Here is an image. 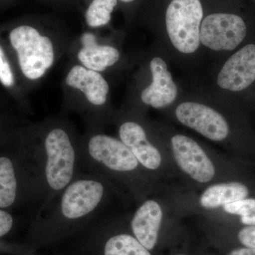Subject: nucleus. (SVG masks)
<instances>
[{"instance_id":"2eb2a0df","label":"nucleus","mask_w":255,"mask_h":255,"mask_svg":"<svg viewBox=\"0 0 255 255\" xmlns=\"http://www.w3.org/2000/svg\"><path fill=\"white\" fill-rule=\"evenodd\" d=\"M119 138L130 149L139 163L145 169L155 170L162 162L159 150L150 143L141 124L125 120L119 125Z\"/></svg>"},{"instance_id":"f3484780","label":"nucleus","mask_w":255,"mask_h":255,"mask_svg":"<svg viewBox=\"0 0 255 255\" xmlns=\"http://www.w3.org/2000/svg\"><path fill=\"white\" fill-rule=\"evenodd\" d=\"M248 187L240 182L221 183L211 186L201 194L199 202L206 209H216L246 199Z\"/></svg>"},{"instance_id":"5701e85b","label":"nucleus","mask_w":255,"mask_h":255,"mask_svg":"<svg viewBox=\"0 0 255 255\" xmlns=\"http://www.w3.org/2000/svg\"><path fill=\"white\" fill-rule=\"evenodd\" d=\"M46 6L53 9L66 11L80 9V0H38Z\"/></svg>"},{"instance_id":"ddd939ff","label":"nucleus","mask_w":255,"mask_h":255,"mask_svg":"<svg viewBox=\"0 0 255 255\" xmlns=\"http://www.w3.org/2000/svg\"><path fill=\"white\" fill-rule=\"evenodd\" d=\"M152 83L140 93L142 104L159 109L173 103L177 98V88L167 65L162 58L155 57L150 63Z\"/></svg>"},{"instance_id":"6e6552de","label":"nucleus","mask_w":255,"mask_h":255,"mask_svg":"<svg viewBox=\"0 0 255 255\" xmlns=\"http://www.w3.org/2000/svg\"><path fill=\"white\" fill-rule=\"evenodd\" d=\"M200 0H172L166 11L167 33L173 46L183 53H192L200 45L202 21Z\"/></svg>"},{"instance_id":"f8f14e48","label":"nucleus","mask_w":255,"mask_h":255,"mask_svg":"<svg viewBox=\"0 0 255 255\" xmlns=\"http://www.w3.org/2000/svg\"><path fill=\"white\" fill-rule=\"evenodd\" d=\"M255 80V45L248 44L236 52L224 64L218 85L232 92L248 88Z\"/></svg>"},{"instance_id":"7ed1b4c3","label":"nucleus","mask_w":255,"mask_h":255,"mask_svg":"<svg viewBox=\"0 0 255 255\" xmlns=\"http://www.w3.org/2000/svg\"><path fill=\"white\" fill-rule=\"evenodd\" d=\"M29 123L0 145V209L12 213L26 211L32 218L38 209L39 187Z\"/></svg>"},{"instance_id":"f257e3e1","label":"nucleus","mask_w":255,"mask_h":255,"mask_svg":"<svg viewBox=\"0 0 255 255\" xmlns=\"http://www.w3.org/2000/svg\"><path fill=\"white\" fill-rule=\"evenodd\" d=\"M0 35L15 60L28 95L66 56L73 36L49 14H26L0 23Z\"/></svg>"},{"instance_id":"0eeeda50","label":"nucleus","mask_w":255,"mask_h":255,"mask_svg":"<svg viewBox=\"0 0 255 255\" xmlns=\"http://www.w3.org/2000/svg\"><path fill=\"white\" fill-rule=\"evenodd\" d=\"M102 28L85 29L70 41L66 58L87 69L102 74L106 78L122 59L119 48L102 34Z\"/></svg>"},{"instance_id":"39448f33","label":"nucleus","mask_w":255,"mask_h":255,"mask_svg":"<svg viewBox=\"0 0 255 255\" xmlns=\"http://www.w3.org/2000/svg\"><path fill=\"white\" fill-rule=\"evenodd\" d=\"M61 89L63 112L79 114L86 128L102 130L110 114V88L107 79L68 60Z\"/></svg>"},{"instance_id":"9d476101","label":"nucleus","mask_w":255,"mask_h":255,"mask_svg":"<svg viewBox=\"0 0 255 255\" xmlns=\"http://www.w3.org/2000/svg\"><path fill=\"white\" fill-rule=\"evenodd\" d=\"M175 113L183 125L194 129L210 140L219 141L229 133V127L224 117L207 106L184 102L178 106Z\"/></svg>"},{"instance_id":"aec40b11","label":"nucleus","mask_w":255,"mask_h":255,"mask_svg":"<svg viewBox=\"0 0 255 255\" xmlns=\"http://www.w3.org/2000/svg\"><path fill=\"white\" fill-rule=\"evenodd\" d=\"M29 122L27 115L16 106L0 107V145L15 130Z\"/></svg>"},{"instance_id":"1a4fd4ad","label":"nucleus","mask_w":255,"mask_h":255,"mask_svg":"<svg viewBox=\"0 0 255 255\" xmlns=\"http://www.w3.org/2000/svg\"><path fill=\"white\" fill-rule=\"evenodd\" d=\"M246 23L236 14L216 13L210 14L201 22L200 41L214 50H233L246 36Z\"/></svg>"},{"instance_id":"423d86ee","label":"nucleus","mask_w":255,"mask_h":255,"mask_svg":"<svg viewBox=\"0 0 255 255\" xmlns=\"http://www.w3.org/2000/svg\"><path fill=\"white\" fill-rule=\"evenodd\" d=\"M84 172L105 176L127 175L136 172L140 163L120 139L102 130L86 128L81 135Z\"/></svg>"},{"instance_id":"f03ea898","label":"nucleus","mask_w":255,"mask_h":255,"mask_svg":"<svg viewBox=\"0 0 255 255\" xmlns=\"http://www.w3.org/2000/svg\"><path fill=\"white\" fill-rule=\"evenodd\" d=\"M32 151L38 172L41 214L60 193L84 172L81 135L62 112L28 125Z\"/></svg>"},{"instance_id":"4be33fe9","label":"nucleus","mask_w":255,"mask_h":255,"mask_svg":"<svg viewBox=\"0 0 255 255\" xmlns=\"http://www.w3.org/2000/svg\"><path fill=\"white\" fill-rule=\"evenodd\" d=\"M18 217L14 213L0 209V238L12 232L18 223Z\"/></svg>"},{"instance_id":"20e7f679","label":"nucleus","mask_w":255,"mask_h":255,"mask_svg":"<svg viewBox=\"0 0 255 255\" xmlns=\"http://www.w3.org/2000/svg\"><path fill=\"white\" fill-rule=\"evenodd\" d=\"M109 194L105 178L84 172L65 188L41 214L31 218L36 232H66L98 217Z\"/></svg>"},{"instance_id":"a211bd4d","label":"nucleus","mask_w":255,"mask_h":255,"mask_svg":"<svg viewBox=\"0 0 255 255\" xmlns=\"http://www.w3.org/2000/svg\"><path fill=\"white\" fill-rule=\"evenodd\" d=\"M118 5V0H80L79 11L81 13L85 29L107 27Z\"/></svg>"},{"instance_id":"a878e982","label":"nucleus","mask_w":255,"mask_h":255,"mask_svg":"<svg viewBox=\"0 0 255 255\" xmlns=\"http://www.w3.org/2000/svg\"><path fill=\"white\" fill-rule=\"evenodd\" d=\"M19 0H0V13L12 7L17 4Z\"/></svg>"},{"instance_id":"6ab92c4d","label":"nucleus","mask_w":255,"mask_h":255,"mask_svg":"<svg viewBox=\"0 0 255 255\" xmlns=\"http://www.w3.org/2000/svg\"><path fill=\"white\" fill-rule=\"evenodd\" d=\"M104 255H151L136 238L128 234L115 235L106 241Z\"/></svg>"},{"instance_id":"b1692460","label":"nucleus","mask_w":255,"mask_h":255,"mask_svg":"<svg viewBox=\"0 0 255 255\" xmlns=\"http://www.w3.org/2000/svg\"><path fill=\"white\" fill-rule=\"evenodd\" d=\"M238 239L247 248H255V226L243 228L238 233Z\"/></svg>"},{"instance_id":"4468645a","label":"nucleus","mask_w":255,"mask_h":255,"mask_svg":"<svg viewBox=\"0 0 255 255\" xmlns=\"http://www.w3.org/2000/svg\"><path fill=\"white\" fill-rule=\"evenodd\" d=\"M0 86L8 97L26 115L33 114L28 94L13 55L0 35Z\"/></svg>"},{"instance_id":"bb28decb","label":"nucleus","mask_w":255,"mask_h":255,"mask_svg":"<svg viewBox=\"0 0 255 255\" xmlns=\"http://www.w3.org/2000/svg\"><path fill=\"white\" fill-rule=\"evenodd\" d=\"M6 105H8L7 99H6V97H4V94L1 91H0V107Z\"/></svg>"},{"instance_id":"dca6fc26","label":"nucleus","mask_w":255,"mask_h":255,"mask_svg":"<svg viewBox=\"0 0 255 255\" xmlns=\"http://www.w3.org/2000/svg\"><path fill=\"white\" fill-rule=\"evenodd\" d=\"M162 215L158 203L147 200L139 206L130 221L135 238L148 251L157 244Z\"/></svg>"},{"instance_id":"393cba45","label":"nucleus","mask_w":255,"mask_h":255,"mask_svg":"<svg viewBox=\"0 0 255 255\" xmlns=\"http://www.w3.org/2000/svg\"><path fill=\"white\" fill-rule=\"evenodd\" d=\"M228 255H255V248H238L231 251Z\"/></svg>"},{"instance_id":"412c9836","label":"nucleus","mask_w":255,"mask_h":255,"mask_svg":"<svg viewBox=\"0 0 255 255\" xmlns=\"http://www.w3.org/2000/svg\"><path fill=\"white\" fill-rule=\"evenodd\" d=\"M230 214L241 216V222L246 226H255V199H244L223 206Z\"/></svg>"},{"instance_id":"9b49d317","label":"nucleus","mask_w":255,"mask_h":255,"mask_svg":"<svg viewBox=\"0 0 255 255\" xmlns=\"http://www.w3.org/2000/svg\"><path fill=\"white\" fill-rule=\"evenodd\" d=\"M172 151L179 167L196 182L206 183L212 180L215 167L200 145L184 135L172 138Z\"/></svg>"},{"instance_id":"cd10ccee","label":"nucleus","mask_w":255,"mask_h":255,"mask_svg":"<svg viewBox=\"0 0 255 255\" xmlns=\"http://www.w3.org/2000/svg\"><path fill=\"white\" fill-rule=\"evenodd\" d=\"M137 0H118L119 4L121 3V4L124 5H130L135 3Z\"/></svg>"}]
</instances>
